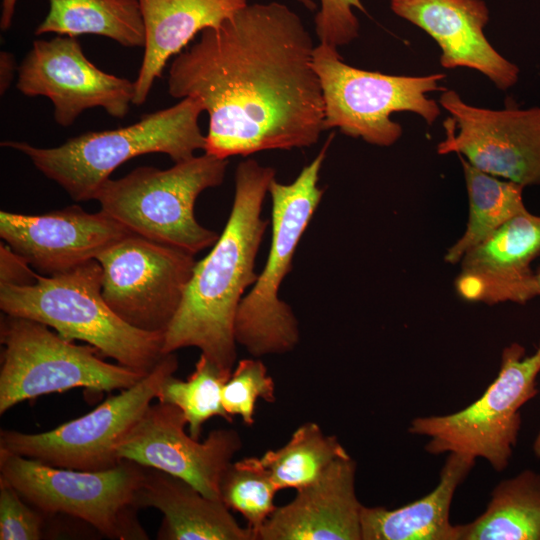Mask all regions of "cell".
Returning <instances> with one entry per match:
<instances>
[{
	"label": "cell",
	"mask_w": 540,
	"mask_h": 540,
	"mask_svg": "<svg viewBox=\"0 0 540 540\" xmlns=\"http://www.w3.org/2000/svg\"><path fill=\"white\" fill-rule=\"evenodd\" d=\"M313 38L279 2L248 4L180 52L168 92L209 116L204 152L221 159L311 147L326 131Z\"/></svg>",
	"instance_id": "6da1fadb"
},
{
	"label": "cell",
	"mask_w": 540,
	"mask_h": 540,
	"mask_svg": "<svg viewBox=\"0 0 540 540\" xmlns=\"http://www.w3.org/2000/svg\"><path fill=\"white\" fill-rule=\"evenodd\" d=\"M275 169L248 158L235 171L226 225L209 254L196 262L180 307L164 333L163 352L196 347L220 369L237 358L235 317L245 291L256 282L255 261L268 221L263 203Z\"/></svg>",
	"instance_id": "7a4b0ae2"
},
{
	"label": "cell",
	"mask_w": 540,
	"mask_h": 540,
	"mask_svg": "<svg viewBox=\"0 0 540 540\" xmlns=\"http://www.w3.org/2000/svg\"><path fill=\"white\" fill-rule=\"evenodd\" d=\"M102 276L100 263L93 259L63 273H38L30 285L2 284L0 309L45 324L66 340L83 341L103 357L148 374L165 355L164 334L122 320L102 295Z\"/></svg>",
	"instance_id": "3957f363"
},
{
	"label": "cell",
	"mask_w": 540,
	"mask_h": 540,
	"mask_svg": "<svg viewBox=\"0 0 540 540\" xmlns=\"http://www.w3.org/2000/svg\"><path fill=\"white\" fill-rule=\"evenodd\" d=\"M203 111L200 101L187 97L129 126L86 132L57 147L41 148L12 140L1 142V146L25 154L73 200H95L112 172L132 158L163 153L177 163L204 150L206 135L198 122Z\"/></svg>",
	"instance_id": "277c9868"
},
{
	"label": "cell",
	"mask_w": 540,
	"mask_h": 540,
	"mask_svg": "<svg viewBox=\"0 0 540 540\" xmlns=\"http://www.w3.org/2000/svg\"><path fill=\"white\" fill-rule=\"evenodd\" d=\"M334 138L330 134L316 157L303 167L289 184L271 181V245L262 272L245 294L235 317L234 334L238 345L253 357L285 354L300 339L292 308L279 298L281 283L292 269L296 248L317 210L324 189L320 171Z\"/></svg>",
	"instance_id": "5b68a950"
},
{
	"label": "cell",
	"mask_w": 540,
	"mask_h": 540,
	"mask_svg": "<svg viewBox=\"0 0 540 540\" xmlns=\"http://www.w3.org/2000/svg\"><path fill=\"white\" fill-rule=\"evenodd\" d=\"M228 159L204 153L169 169H134L109 178L96 199L101 210L131 233L195 255L211 247L219 235L195 218L198 196L223 183Z\"/></svg>",
	"instance_id": "8992f818"
},
{
	"label": "cell",
	"mask_w": 540,
	"mask_h": 540,
	"mask_svg": "<svg viewBox=\"0 0 540 540\" xmlns=\"http://www.w3.org/2000/svg\"><path fill=\"white\" fill-rule=\"evenodd\" d=\"M144 469L129 460L103 471L61 468L0 449V478L29 504L50 516L81 520L117 540L148 539L135 504Z\"/></svg>",
	"instance_id": "52a82bcc"
},
{
	"label": "cell",
	"mask_w": 540,
	"mask_h": 540,
	"mask_svg": "<svg viewBox=\"0 0 540 540\" xmlns=\"http://www.w3.org/2000/svg\"><path fill=\"white\" fill-rule=\"evenodd\" d=\"M0 369V414L51 393L84 388L95 393L123 390L145 375L106 362L94 346L77 345L40 322L4 314Z\"/></svg>",
	"instance_id": "ba28073f"
},
{
	"label": "cell",
	"mask_w": 540,
	"mask_h": 540,
	"mask_svg": "<svg viewBox=\"0 0 540 540\" xmlns=\"http://www.w3.org/2000/svg\"><path fill=\"white\" fill-rule=\"evenodd\" d=\"M313 65L321 84L326 130L338 128L346 136L388 147L403 133L391 119L394 112L415 113L427 125L441 113L427 94L446 90L439 85L444 73L405 76L363 70L346 64L337 47L325 43L315 46Z\"/></svg>",
	"instance_id": "9c48e42d"
},
{
	"label": "cell",
	"mask_w": 540,
	"mask_h": 540,
	"mask_svg": "<svg viewBox=\"0 0 540 540\" xmlns=\"http://www.w3.org/2000/svg\"><path fill=\"white\" fill-rule=\"evenodd\" d=\"M540 341L525 355L519 343L506 346L496 378L480 398L447 415L419 416L409 433L425 436V450L433 455L459 453L486 460L497 472L509 464L521 430V408L539 390Z\"/></svg>",
	"instance_id": "30bf717a"
},
{
	"label": "cell",
	"mask_w": 540,
	"mask_h": 540,
	"mask_svg": "<svg viewBox=\"0 0 540 540\" xmlns=\"http://www.w3.org/2000/svg\"><path fill=\"white\" fill-rule=\"evenodd\" d=\"M173 353L135 385L109 396L89 413L41 433L1 429L0 449L42 463L83 471H103L123 460L118 448L157 398L163 382L178 369Z\"/></svg>",
	"instance_id": "8fae6325"
},
{
	"label": "cell",
	"mask_w": 540,
	"mask_h": 540,
	"mask_svg": "<svg viewBox=\"0 0 540 540\" xmlns=\"http://www.w3.org/2000/svg\"><path fill=\"white\" fill-rule=\"evenodd\" d=\"M96 260L102 267V295L109 307L137 329L164 334L192 276L194 255L131 234Z\"/></svg>",
	"instance_id": "7c38bea8"
},
{
	"label": "cell",
	"mask_w": 540,
	"mask_h": 540,
	"mask_svg": "<svg viewBox=\"0 0 540 540\" xmlns=\"http://www.w3.org/2000/svg\"><path fill=\"white\" fill-rule=\"evenodd\" d=\"M439 105L450 115L438 154L457 153L474 167L522 186L540 185V107L492 110L446 89Z\"/></svg>",
	"instance_id": "4fadbf2b"
},
{
	"label": "cell",
	"mask_w": 540,
	"mask_h": 540,
	"mask_svg": "<svg viewBox=\"0 0 540 540\" xmlns=\"http://www.w3.org/2000/svg\"><path fill=\"white\" fill-rule=\"evenodd\" d=\"M17 72V89L26 96L47 97L54 106L55 121L63 127L95 107L124 118L133 104L134 81L95 66L76 37L35 40Z\"/></svg>",
	"instance_id": "5bb4252c"
},
{
	"label": "cell",
	"mask_w": 540,
	"mask_h": 540,
	"mask_svg": "<svg viewBox=\"0 0 540 540\" xmlns=\"http://www.w3.org/2000/svg\"><path fill=\"white\" fill-rule=\"evenodd\" d=\"M186 426L179 407L151 404L119 446L118 456L182 478L205 496L220 499L222 475L241 449V437L234 429H216L200 442L185 432Z\"/></svg>",
	"instance_id": "9a60e30c"
},
{
	"label": "cell",
	"mask_w": 540,
	"mask_h": 540,
	"mask_svg": "<svg viewBox=\"0 0 540 540\" xmlns=\"http://www.w3.org/2000/svg\"><path fill=\"white\" fill-rule=\"evenodd\" d=\"M131 234L104 211L89 213L78 205L40 215L0 212L2 240L45 276L96 259Z\"/></svg>",
	"instance_id": "2e32d148"
},
{
	"label": "cell",
	"mask_w": 540,
	"mask_h": 540,
	"mask_svg": "<svg viewBox=\"0 0 540 540\" xmlns=\"http://www.w3.org/2000/svg\"><path fill=\"white\" fill-rule=\"evenodd\" d=\"M539 255L540 216L527 210L465 253L456 292L471 302L524 304L537 296L531 263Z\"/></svg>",
	"instance_id": "e0dca14e"
},
{
	"label": "cell",
	"mask_w": 540,
	"mask_h": 540,
	"mask_svg": "<svg viewBox=\"0 0 540 540\" xmlns=\"http://www.w3.org/2000/svg\"><path fill=\"white\" fill-rule=\"evenodd\" d=\"M390 7L436 41L443 68L474 69L501 90L518 81V66L504 58L483 32L489 21L483 0H391Z\"/></svg>",
	"instance_id": "ac0fdd59"
},
{
	"label": "cell",
	"mask_w": 540,
	"mask_h": 540,
	"mask_svg": "<svg viewBox=\"0 0 540 540\" xmlns=\"http://www.w3.org/2000/svg\"><path fill=\"white\" fill-rule=\"evenodd\" d=\"M356 468L350 455L334 460L292 501L276 507L257 540H362Z\"/></svg>",
	"instance_id": "d6986e66"
},
{
	"label": "cell",
	"mask_w": 540,
	"mask_h": 540,
	"mask_svg": "<svg viewBox=\"0 0 540 540\" xmlns=\"http://www.w3.org/2000/svg\"><path fill=\"white\" fill-rule=\"evenodd\" d=\"M135 504L163 514L160 540H256L220 499L209 498L184 479L155 468L145 467Z\"/></svg>",
	"instance_id": "ffe728a7"
},
{
	"label": "cell",
	"mask_w": 540,
	"mask_h": 540,
	"mask_svg": "<svg viewBox=\"0 0 540 540\" xmlns=\"http://www.w3.org/2000/svg\"><path fill=\"white\" fill-rule=\"evenodd\" d=\"M145 46L134 81L133 104H143L168 60L182 52L190 41L209 27H216L248 5L249 0H138Z\"/></svg>",
	"instance_id": "44dd1931"
},
{
	"label": "cell",
	"mask_w": 540,
	"mask_h": 540,
	"mask_svg": "<svg viewBox=\"0 0 540 540\" xmlns=\"http://www.w3.org/2000/svg\"><path fill=\"white\" fill-rule=\"evenodd\" d=\"M475 462L468 455L449 453L438 484L427 495L396 509L363 505L362 540H456L450 508L457 488Z\"/></svg>",
	"instance_id": "7402d4cb"
},
{
	"label": "cell",
	"mask_w": 540,
	"mask_h": 540,
	"mask_svg": "<svg viewBox=\"0 0 540 540\" xmlns=\"http://www.w3.org/2000/svg\"><path fill=\"white\" fill-rule=\"evenodd\" d=\"M456 540H540V473L525 469L500 481L485 511L456 525Z\"/></svg>",
	"instance_id": "603a6c76"
},
{
	"label": "cell",
	"mask_w": 540,
	"mask_h": 540,
	"mask_svg": "<svg viewBox=\"0 0 540 540\" xmlns=\"http://www.w3.org/2000/svg\"><path fill=\"white\" fill-rule=\"evenodd\" d=\"M49 10L35 35L93 34L124 47H144L145 27L138 0H47Z\"/></svg>",
	"instance_id": "cb8c5ba5"
},
{
	"label": "cell",
	"mask_w": 540,
	"mask_h": 540,
	"mask_svg": "<svg viewBox=\"0 0 540 540\" xmlns=\"http://www.w3.org/2000/svg\"><path fill=\"white\" fill-rule=\"evenodd\" d=\"M469 199L466 230L446 252L445 261L460 262L467 251L484 241L513 217L527 211L524 186L490 175L460 156Z\"/></svg>",
	"instance_id": "d4e9b609"
},
{
	"label": "cell",
	"mask_w": 540,
	"mask_h": 540,
	"mask_svg": "<svg viewBox=\"0 0 540 540\" xmlns=\"http://www.w3.org/2000/svg\"><path fill=\"white\" fill-rule=\"evenodd\" d=\"M349 455L336 436L315 422L300 425L289 441L259 460L279 490L299 489L315 481L336 459Z\"/></svg>",
	"instance_id": "484cf974"
},
{
	"label": "cell",
	"mask_w": 540,
	"mask_h": 540,
	"mask_svg": "<svg viewBox=\"0 0 540 540\" xmlns=\"http://www.w3.org/2000/svg\"><path fill=\"white\" fill-rule=\"evenodd\" d=\"M231 373L220 369L201 354L187 379L180 380L174 374L169 376L156 399L179 407L187 420L189 434L199 440L202 426L210 418L233 420L222 404V389Z\"/></svg>",
	"instance_id": "4316f807"
},
{
	"label": "cell",
	"mask_w": 540,
	"mask_h": 540,
	"mask_svg": "<svg viewBox=\"0 0 540 540\" xmlns=\"http://www.w3.org/2000/svg\"><path fill=\"white\" fill-rule=\"evenodd\" d=\"M278 491L258 457L231 462L219 485L221 501L246 519L256 540L259 530L277 507L274 497Z\"/></svg>",
	"instance_id": "83f0119b"
},
{
	"label": "cell",
	"mask_w": 540,
	"mask_h": 540,
	"mask_svg": "<svg viewBox=\"0 0 540 540\" xmlns=\"http://www.w3.org/2000/svg\"><path fill=\"white\" fill-rule=\"evenodd\" d=\"M258 398L273 403L275 383L265 364L255 358L242 359L233 368L222 389V404L227 414L240 416L244 425L255 423V408Z\"/></svg>",
	"instance_id": "f1b7e54d"
},
{
	"label": "cell",
	"mask_w": 540,
	"mask_h": 540,
	"mask_svg": "<svg viewBox=\"0 0 540 540\" xmlns=\"http://www.w3.org/2000/svg\"><path fill=\"white\" fill-rule=\"evenodd\" d=\"M49 515L29 504L19 492L0 478V540L45 538Z\"/></svg>",
	"instance_id": "f546056e"
},
{
	"label": "cell",
	"mask_w": 540,
	"mask_h": 540,
	"mask_svg": "<svg viewBox=\"0 0 540 540\" xmlns=\"http://www.w3.org/2000/svg\"><path fill=\"white\" fill-rule=\"evenodd\" d=\"M315 32L319 43L344 46L359 36V21L354 9L366 13L361 0H319Z\"/></svg>",
	"instance_id": "4dcf8cb0"
},
{
	"label": "cell",
	"mask_w": 540,
	"mask_h": 540,
	"mask_svg": "<svg viewBox=\"0 0 540 540\" xmlns=\"http://www.w3.org/2000/svg\"><path fill=\"white\" fill-rule=\"evenodd\" d=\"M0 285H30L35 283L37 274L28 262L14 252L7 244L0 247Z\"/></svg>",
	"instance_id": "1f68e13d"
},
{
	"label": "cell",
	"mask_w": 540,
	"mask_h": 540,
	"mask_svg": "<svg viewBox=\"0 0 540 540\" xmlns=\"http://www.w3.org/2000/svg\"><path fill=\"white\" fill-rule=\"evenodd\" d=\"M16 60L12 53L1 51L0 53V92L4 94L9 88L14 77Z\"/></svg>",
	"instance_id": "d6a6232c"
},
{
	"label": "cell",
	"mask_w": 540,
	"mask_h": 540,
	"mask_svg": "<svg viewBox=\"0 0 540 540\" xmlns=\"http://www.w3.org/2000/svg\"><path fill=\"white\" fill-rule=\"evenodd\" d=\"M16 4L17 0H2L0 28L3 31L8 30L12 24Z\"/></svg>",
	"instance_id": "836d02e7"
},
{
	"label": "cell",
	"mask_w": 540,
	"mask_h": 540,
	"mask_svg": "<svg viewBox=\"0 0 540 540\" xmlns=\"http://www.w3.org/2000/svg\"><path fill=\"white\" fill-rule=\"evenodd\" d=\"M300 5L304 6L309 11H315L317 9V4L314 0H295Z\"/></svg>",
	"instance_id": "e575fe53"
},
{
	"label": "cell",
	"mask_w": 540,
	"mask_h": 540,
	"mask_svg": "<svg viewBox=\"0 0 540 540\" xmlns=\"http://www.w3.org/2000/svg\"><path fill=\"white\" fill-rule=\"evenodd\" d=\"M532 448H533L535 457L540 460V429L538 431L537 436L534 439Z\"/></svg>",
	"instance_id": "d590c367"
},
{
	"label": "cell",
	"mask_w": 540,
	"mask_h": 540,
	"mask_svg": "<svg viewBox=\"0 0 540 540\" xmlns=\"http://www.w3.org/2000/svg\"><path fill=\"white\" fill-rule=\"evenodd\" d=\"M536 294L540 297V266L535 271Z\"/></svg>",
	"instance_id": "8d00e7d4"
}]
</instances>
